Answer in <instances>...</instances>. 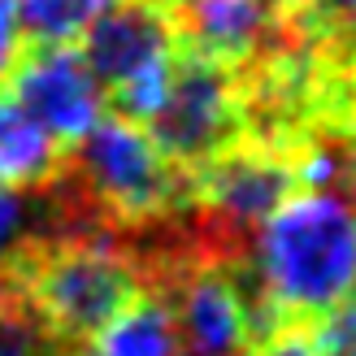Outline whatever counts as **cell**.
Returning a JSON list of instances; mask_svg holds the SVG:
<instances>
[{
    "instance_id": "cell-1",
    "label": "cell",
    "mask_w": 356,
    "mask_h": 356,
    "mask_svg": "<svg viewBox=\"0 0 356 356\" xmlns=\"http://www.w3.org/2000/svg\"><path fill=\"white\" fill-rule=\"evenodd\" d=\"M265 300L291 317H326L356 300V200L334 187L291 191L252 235Z\"/></svg>"
},
{
    "instance_id": "cell-2",
    "label": "cell",
    "mask_w": 356,
    "mask_h": 356,
    "mask_svg": "<svg viewBox=\"0 0 356 356\" xmlns=\"http://www.w3.org/2000/svg\"><path fill=\"white\" fill-rule=\"evenodd\" d=\"M22 305L61 343L96 334L109 317L139 296L135 261L118 243L83 235L44 248L22 270Z\"/></svg>"
},
{
    "instance_id": "cell-3",
    "label": "cell",
    "mask_w": 356,
    "mask_h": 356,
    "mask_svg": "<svg viewBox=\"0 0 356 356\" xmlns=\"http://www.w3.org/2000/svg\"><path fill=\"white\" fill-rule=\"evenodd\" d=\"M83 40V61L92 65L104 92H113L122 104V118L144 122L156 113L165 96L170 70H174V22L152 0H113L100 9Z\"/></svg>"
},
{
    "instance_id": "cell-4",
    "label": "cell",
    "mask_w": 356,
    "mask_h": 356,
    "mask_svg": "<svg viewBox=\"0 0 356 356\" xmlns=\"http://www.w3.org/2000/svg\"><path fill=\"white\" fill-rule=\"evenodd\" d=\"M79 174L92 200L104 204L118 218L144 222L165 213L178 200L183 178L152 144V135L131 118H100L92 131L79 139Z\"/></svg>"
},
{
    "instance_id": "cell-5",
    "label": "cell",
    "mask_w": 356,
    "mask_h": 356,
    "mask_svg": "<svg viewBox=\"0 0 356 356\" xmlns=\"http://www.w3.org/2000/svg\"><path fill=\"white\" fill-rule=\"evenodd\" d=\"M235 127H239V96L230 74L204 57H178L170 70L165 96L144 131L178 170L213 161L222 148H230Z\"/></svg>"
},
{
    "instance_id": "cell-6",
    "label": "cell",
    "mask_w": 356,
    "mask_h": 356,
    "mask_svg": "<svg viewBox=\"0 0 356 356\" xmlns=\"http://www.w3.org/2000/svg\"><path fill=\"white\" fill-rule=\"evenodd\" d=\"M13 100L57 139V144H79L104 113V87L83 61L79 48L57 44V48H31L17 57L9 70Z\"/></svg>"
},
{
    "instance_id": "cell-7",
    "label": "cell",
    "mask_w": 356,
    "mask_h": 356,
    "mask_svg": "<svg viewBox=\"0 0 356 356\" xmlns=\"http://www.w3.org/2000/svg\"><path fill=\"white\" fill-rule=\"evenodd\" d=\"M296 191V161L265 148H222L200 174L204 209L230 230H257Z\"/></svg>"
},
{
    "instance_id": "cell-8",
    "label": "cell",
    "mask_w": 356,
    "mask_h": 356,
    "mask_svg": "<svg viewBox=\"0 0 356 356\" xmlns=\"http://www.w3.org/2000/svg\"><path fill=\"white\" fill-rule=\"evenodd\" d=\"M174 326L183 339V356H239L252 339L248 296L226 270H191L174 291Z\"/></svg>"
},
{
    "instance_id": "cell-9",
    "label": "cell",
    "mask_w": 356,
    "mask_h": 356,
    "mask_svg": "<svg viewBox=\"0 0 356 356\" xmlns=\"http://www.w3.org/2000/svg\"><path fill=\"white\" fill-rule=\"evenodd\" d=\"M178 9L191 57H204L222 70L257 57L278 26V0H187Z\"/></svg>"
},
{
    "instance_id": "cell-10",
    "label": "cell",
    "mask_w": 356,
    "mask_h": 356,
    "mask_svg": "<svg viewBox=\"0 0 356 356\" xmlns=\"http://www.w3.org/2000/svg\"><path fill=\"white\" fill-rule=\"evenodd\" d=\"M83 356H183L170 300L135 296L96 334L83 339Z\"/></svg>"
},
{
    "instance_id": "cell-11",
    "label": "cell",
    "mask_w": 356,
    "mask_h": 356,
    "mask_svg": "<svg viewBox=\"0 0 356 356\" xmlns=\"http://www.w3.org/2000/svg\"><path fill=\"white\" fill-rule=\"evenodd\" d=\"M61 170V144L13 96H0V183L40 191Z\"/></svg>"
},
{
    "instance_id": "cell-12",
    "label": "cell",
    "mask_w": 356,
    "mask_h": 356,
    "mask_svg": "<svg viewBox=\"0 0 356 356\" xmlns=\"http://www.w3.org/2000/svg\"><path fill=\"white\" fill-rule=\"evenodd\" d=\"M100 9H109V5L104 0H13L17 31L35 48L74 44Z\"/></svg>"
},
{
    "instance_id": "cell-13",
    "label": "cell",
    "mask_w": 356,
    "mask_h": 356,
    "mask_svg": "<svg viewBox=\"0 0 356 356\" xmlns=\"http://www.w3.org/2000/svg\"><path fill=\"white\" fill-rule=\"evenodd\" d=\"M0 356H61V339L26 305L0 309Z\"/></svg>"
},
{
    "instance_id": "cell-14",
    "label": "cell",
    "mask_w": 356,
    "mask_h": 356,
    "mask_svg": "<svg viewBox=\"0 0 356 356\" xmlns=\"http://www.w3.org/2000/svg\"><path fill=\"white\" fill-rule=\"evenodd\" d=\"M31 230H35V204H31V195L0 183V265L22 252L26 239H31Z\"/></svg>"
},
{
    "instance_id": "cell-15",
    "label": "cell",
    "mask_w": 356,
    "mask_h": 356,
    "mask_svg": "<svg viewBox=\"0 0 356 356\" xmlns=\"http://www.w3.org/2000/svg\"><path fill=\"white\" fill-rule=\"evenodd\" d=\"M313 343H317V356H356V300L322 317Z\"/></svg>"
},
{
    "instance_id": "cell-16",
    "label": "cell",
    "mask_w": 356,
    "mask_h": 356,
    "mask_svg": "<svg viewBox=\"0 0 356 356\" xmlns=\"http://www.w3.org/2000/svg\"><path fill=\"white\" fill-rule=\"evenodd\" d=\"M22 57V31L13 17V0H0V83L9 79V70Z\"/></svg>"
},
{
    "instance_id": "cell-17",
    "label": "cell",
    "mask_w": 356,
    "mask_h": 356,
    "mask_svg": "<svg viewBox=\"0 0 356 356\" xmlns=\"http://www.w3.org/2000/svg\"><path fill=\"white\" fill-rule=\"evenodd\" d=\"M252 356H317V343H313V334H309V330L287 326V330L270 334V339H265L261 348H252Z\"/></svg>"
},
{
    "instance_id": "cell-18",
    "label": "cell",
    "mask_w": 356,
    "mask_h": 356,
    "mask_svg": "<svg viewBox=\"0 0 356 356\" xmlns=\"http://www.w3.org/2000/svg\"><path fill=\"white\" fill-rule=\"evenodd\" d=\"M309 5H313L317 13H326L330 22H348V26H356V0H309Z\"/></svg>"
},
{
    "instance_id": "cell-19",
    "label": "cell",
    "mask_w": 356,
    "mask_h": 356,
    "mask_svg": "<svg viewBox=\"0 0 356 356\" xmlns=\"http://www.w3.org/2000/svg\"><path fill=\"white\" fill-rule=\"evenodd\" d=\"M343 178H348V187H352V195H356V156L343 165Z\"/></svg>"
},
{
    "instance_id": "cell-20",
    "label": "cell",
    "mask_w": 356,
    "mask_h": 356,
    "mask_svg": "<svg viewBox=\"0 0 356 356\" xmlns=\"http://www.w3.org/2000/svg\"><path fill=\"white\" fill-rule=\"evenodd\" d=\"M152 5H161V9H165V5H187V0H152Z\"/></svg>"
},
{
    "instance_id": "cell-21",
    "label": "cell",
    "mask_w": 356,
    "mask_h": 356,
    "mask_svg": "<svg viewBox=\"0 0 356 356\" xmlns=\"http://www.w3.org/2000/svg\"><path fill=\"white\" fill-rule=\"evenodd\" d=\"M9 305V296H5V287H0V309H5Z\"/></svg>"
},
{
    "instance_id": "cell-22",
    "label": "cell",
    "mask_w": 356,
    "mask_h": 356,
    "mask_svg": "<svg viewBox=\"0 0 356 356\" xmlns=\"http://www.w3.org/2000/svg\"><path fill=\"white\" fill-rule=\"evenodd\" d=\"M104 5H113V0H104Z\"/></svg>"
}]
</instances>
